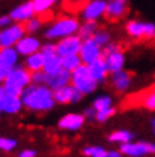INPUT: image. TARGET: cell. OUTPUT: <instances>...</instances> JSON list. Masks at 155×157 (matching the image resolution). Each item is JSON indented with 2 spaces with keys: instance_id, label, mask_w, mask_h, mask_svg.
I'll return each mask as SVG.
<instances>
[{
  "instance_id": "6da1fadb",
  "label": "cell",
  "mask_w": 155,
  "mask_h": 157,
  "mask_svg": "<svg viewBox=\"0 0 155 157\" xmlns=\"http://www.w3.org/2000/svg\"><path fill=\"white\" fill-rule=\"evenodd\" d=\"M21 100H23V106L30 110V112H48L51 110L57 103L54 100V92L53 89H50L47 85H29L23 94H21Z\"/></svg>"
},
{
  "instance_id": "7a4b0ae2",
  "label": "cell",
  "mask_w": 155,
  "mask_h": 157,
  "mask_svg": "<svg viewBox=\"0 0 155 157\" xmlns=\"http://www.w3.org/2000/svg\"><path fill=\"white\" fill-rule=\"evenodd\" d=\"M80 21L74 15H62L59 18L53 20L44 30V38L47 41H54L57 42L60 39L77 35L80 29Z\"/></svg>"
},
{
  "instance_id": "3957f363",
  "label": "cell",
  "mask_w": 155,
  "mask_h": 157,
  "mask_svg": "<svg viewBox=\"0 0 155 157\" xmlns=\"http://www.w3.org/2000/svg\"><path fill=\"white\" fill-rule=\"evenodd\" d=\"M71 85L76 89H78L83 95H90L97 91L99 82L90 74L89 67L83 63L71 73Z\"/></svg>"
},
{
  "instance_id": "277c9868",
  "label": "cell",
  "mask_w": 155,
  "mask_h": 157,
  "mask_svg": "<svg viewBox=\"0 0 155 157\" xmlns=\"http://www.w3.org/2000/svg\"><path fill=\"white\" fill-rule=\"evenodd\" d=\"M102 59L110 71V74L117 73V71H122L125 68V53L122 50V47L112 41L110 44H107L104 48H102Z\"/></svg>"
},
{
  "instance_id": "5b68a950",
  "label": "cell",
  "mask_w": 155,
  "mask_h": 157,
  "mask_svg": "<svg viewBox=\"0 0 155 157\" xmlns=\"http://www.w3.org/2000/svg\"><path fill=\"white\" fill-rule=\"evenodd\" d=\"M125 32L133 39H155V23L130 20L125 24Z\"/></svg>"
},
{
  "instance_id": "8992f818",
  "label": "cell",
  "mask_w": 155,
  "mask_h": 157,
  "mask_svg": "<svg viewBox=\"0 0 155 157\" xmlns=\"http://www.w3.org/2000/svg\"><path fill=\"white\" fill-rule=\"evenodd\" d=\"M3 85L24 91L29 85H32V73L24 65H17L8 71V76L5 78Z\"/></svg>"
},
{
  "instance_id": "52a82bcc",
  "label": "cell",
  "mask_w": 155,
  "mask_h": 157,
  "mask_svg": "<svg viewBox=\"0 0 155 157\" xmlns=\"http://www.w3.org/2000/svg\"><path fill=\"white\" fill-rule=\"evenodd\" d=\"M120 153L127 157H145L155 154V144L146 140H131L128 144L120 145Z\"/></svg>"
},
{
  "instance_id": "ba28073f",
  "label": "cell",
  "mask_w": 155,
  "mask_h": 157,
  "mask_svg": "<svg viewBox=\"0 0 155 157\" xmlns=\"http://www.w3.org/2000/svg\"><path fill=\"white\" fill-rule=\"evenodd\" d=\"M107 0H89L80 9V18L83 21H98L105 17Z\"/></svg>"
},
{
  "instance_id": "9c48e42d",
  "label": "cell",
  "mask_w": 155,
  "mask_h": 157,
  "mask_svg": "<svg viewBox=\"0 0 155 157\" xmlns=\"http://www.w3.org/2000/svg\"><path fill=\"white\" fill-rule=\"evenodd\" d=\"M26 35L24 24L21 23H12L11 26L0 29V48L5 47H15L17 42Z\"/></svg>"
},
{
  "instance_id": "30bf717a",
  "label": "cell",
  "mask_w": 155,
  "mask_h": 157,
  "mask_svg": "<svg viewBox=\"0 0 155 157\" xmlns=\"http://www.w3.org/2000/svg\"><path fill=\"white\" fill-rule=\"evenodd\" d=\"M80 58L83 60V63L89 65L92 62H95L98 59L102 58V47L98 45L94 39H83L81 48H80Z\"/></svg>"
},
{
  "instance_id": "8fae6325",
  "label": "cell",
  "mask_w": 155,
  "mask_h": 157,
  "mask_svg": "<svg viewBox=\"0 0 155 157\" xmlns=\"http://www.w3.org/2000/svg\"><path fill=\"white\" fill-rule=\"evenodd\" d=\"M81 44H83V39L77 35H71V36H66V38L60 39L56 42L57 45V55L60 58L63 56H69V55H78L80 53V48H81Z\"/></svg>"
},
{
  "instance_id": "7c38bea8",
  "label": "cell",
  "mask_w": 155,
  "mask_h": 157,
  "mask_svg": "<svg viewBox=\"0 0 155 157\" xmlns=\"http://www.w3.org/2000/svg\"><path fill=\"white\" fill-rule=\"evenodd\" d=\"M53 92H54V100H56L57 104H74V103L81 101V98L84 97L71 83L63 86V88H59Z\"/></svg>"
},
{
  "instance_id": "4fadbf2b",
  "label": "cell",
  "mask_w": 155,
  "mask_h": 157,
  "mask_svg": "<svg viewBox=\"0 0 155 157\" xmlns=\"http://www.w3.org/2000/svg\"><path fill=\"white\" fill-rule=\"evenodd\" d=\"M41 47H42L41 39L36 35H30V33H26L17 42V45H15V48H17V52L20 53V56H23V58H26V56H29L32 53L39 52Z\"/></svg>"
},
{
  "instance_id": "5bb4252c",
  "label": "cell",
  "mask_w": 155,
  "mask_h": 157,
  "mask_svg": "<svg viewBox=\"0 0 155 157\" xmlns=\"http://www.w3.org/2000/svg\"><path fill=\"white\" fill-rule=\"evenodd\" d=\"M86 122V117L83 113L71 112L66 113L57 121V127L65 132H78Z\"/></svg>"
},
{
  "instance_id": "9a60e30c",
  "label": "cell",
  "mask_w": 155,
  "mask_h": 157,
  "mask_svg": "<svg viewBox=\"0 0 155 157\" xmlns=\"http://www.w3.org/2000/svg\"><path fill=\"white\" fill-rule=\"evenodd\" d=\"M131 83H133V76L128 71H125V70L110 74V85L119 94L127 92L131 88Z\"/></svg>"
},
{
  "instance_id": "2e32d148",
  "label": "cell",
  "mask_w": 155,
  "mask_h": 157,
  "mask_svg": "<svg viewBox=\"0 0 155 157\" xmlns=\"http://www.w3.org/2000/svg\"><path fill=\"white\" fill-rule=\"evenodd\" d=\"M9 15H11V18H12L14 23L24 24L26 21H29L32 17L36 15V14H35V9H33V5H32V0H30V2H24V3H21L18 6H15V8L9 12Z\"/></svg>"
},
{
  "instance_id": "e0dca14e",
  "label": "cell",
  "mask_w": 155,
  "mask_h": 157,
  "mask_svg": "<svg viewBox=\"0 0 155 157\" xmlns=\"http://www.w3.org/2000/svg\"><path fill=\"white\" fill-rule=\"evenodd\" d=\"M69 83H71V71H68L65 68H62L57 73L47 74V78H45V85L53 91H56L59 88H63Z\"/></svg>"
},
{
  "instance_id": "ac0fdd59",
  "label": "cell",
  "mask_w": 155,
  "mask_h": 157,
  "mask_svg": "<svg viewBox=\"0 0 155 157\" xmlns=\"http://www.w3.org/2000/svg\"><path fill=\"white\" fill-rule=\"evenodd\" d=\"M20 53L15 47H5L0 48V65L6 68L8 71L12 70L14 67L20 65Z\"/></svg>"
},
{
  "instance_id": "d6986e66",
  "label": "cell",
  "mask_w": 155,
  "mask_h": 157,
  "mask_svg": "<svg viewBox=\"0 0 155 157\" xmlns=\"http://www.w3.org/2000/svg\"><path fill=\"white\" fill-rule=\"evenodd\" d=\"M0 107H2V112L6 113V115H17L24 106H23L21 97L5 94L3 98L0 100Z\"/></svg>"
},
{
  "instance_id": "ffe728a7",
  "label": "cell",
  "mask_w": 155,
  "mask_h": 157,
  "mask_svg": "<svg viewBox=\"0 0 155 157\" xmlns=\"http://www.w3.org/2000/svg\"><path fill=\"white\" fill-rule=\"evenodd\" d=\"M127 14V3L120 0H110L107 2L105 17L109 20H120Z\"/></svg>"
},
{
  "instance_id": "44dd1931",
  "label": "cell",
  "mask_w": 155,
  "mask_h": 157,
  "mask_svg": "<svg viewBox=\"0 0 155 157\" xmlns=\"http://www.w3.org/2000/svg\"><path fill=\"white\" fill-rule=\"evenodd\" d=\"M87 67H89L90 74L97 78L99 83L105 82L107 77H109V74H110V71H109V68H107V65H105V62H104L102 58L95 60V62H92V63H89Z\"/></svg>"
},
{
  "instance_id": "7402d4cb",
  "label": "cell",
  "mask_w": 155,
  "mask_h": 157,
  "mask_svg": "<svg viewBox=\"0 0 155 157\" xmlns=\"http://www.w3.org/2000/svg\"><path fill=\"white\" fill-rule=\"evenodd\" d=\"M44 62H45V58L41 52H36V53H32L29 56L24 58V67L30 71V73H35V71H42L44 68Z\"/></svg>"
},
{
  "instance_id": "603a6c76",
  "label": "cell",
  "mask_w": 155,
  "mask_h": 157,
  "mask_svg": "<svg viewBox=\"0 0 155 157\" xmlns=\"http://www.w3.org/2000/svg\"><path fill=\"white\" fill-rule=\"evenodd\" d=\"M134 139V133L130 132V130H116L113 133L109 135V142L112 144H119V145H124V144H128Z\"/></svg>"
},
{
  "instance_id": "cb8c5ba5",
  "label": "cell",
  "mask_w": 155,
  "mask_h": 157,
  "mask_svg": "<svg viewBox=\"0 0 155 157\" xmlns=\"http://www.w3.org/2000/svg\"><path fill=\"white\" fill-rule=\"evenodd\" d=\"M62 68H63V67H62V58H60L59 55H53V56L45 58L42 71H44L45 74H53V73L60 71Z\"/></svg>"
},
{
  "instance_id": "d4e9b609",
  "label": "cell",
  "mask_w": 155,
  "mask_h": 157,
  "mask_svg": "<svg viewBox=\"0 0 155 157\" xmlns=\"http://www.w3.org/2000/svg\"><path fill=\"white\" fill-rule=\"evenodd\" d=\"M98 29H99L98 21H83L78 29V36L81 39H90Z\"/></svg>"
},
{
  "instance_id": "484cf974",
  "label": "cell",
  "mask_w": 155,
  "mask_h": 157,
  "mask_svg": "<svg viewBox=\"0 0 155 157\" xmlns=\"http://www.w3.org/2000/svg\"><path fill=\"white\" fill-rule=\"evenodd\" d=\"M92 106L95 107V110H104V109H109V107H113V98L110 97L109 94H102V95H98L94 98L92 101Z\"/></svg>"
},
{
  "instance_id": "4316f807",
  "label": "cell",
  "mask_w": 155,
  "mask_h": 157,
  "mask_svg": "<svg viewBox=\"0 0 155 157\" xmlns=\"http://www.w3.org/2000/svg\"><path fill=\"white\" fill-rule=\"evenodd\" d=\"M80 65H83V60L80 58V55H69V56H63L62 58V67L68 71H74L77 70Z\"/></svg>"
},
{
  "instance_id": "83f0119b",
  "label": "cell",
  "mask_w": 155,
  "mask_h": 157,
  "mask_svg": "<svg viewBox=\"0 0 155 157\" xmlns=\"http://www.w3.org/2000/svg\"><path fill=\"white\" fill-rule=\"evenodd\" d=\"M83 154L86 157H109V150L99 145H89L83 148Z\"/></svg>"
},
{
  "instance_id": "f1b7e54d",
  "label": "cell",
  "mask_w": 155,
  "mask_h": 157,
  "mask_svg": "<svg viewBox=\"0 0 155 157\" xmlns=\"http://www.w3.org/2000/svg\"><path fill=\"white\" fill-rule=\"evenodd\" d=\"M32 5H33V9H35L36 15H44L51 9L54 2L53 0H32Z\"/></svg>"
},
{
  "instance_id": "f546056e",
  "label": "cell",
  "mask_w": 155,
  "mask_h": 157,
  "mask_svg": "<svg viewBox=\"0 0 155 157\" xmlns=\"http://www.w3.org/2000/svg\"><path fill=\"white\" fill-rule=\"evenodd\" d=\"M24 29H26V33H30V35L38 33L39 30L42 29V20L39 18V15L32 17L29 21L24 23Z\"/></svg>"
},
{
  "instance_id": "4dcf8cb0",
  "label": "cell",
  "mask_w": 155,
  "mask_h": 157,
  "mask_svg": "<svg viewBox=\"0 0 155 157\" xmlns=\"http://www.w3.org/2000/svg\"><path fill=\"white\" fill-rule=\"evenodd\" d=\"M92 39L97 42L98 45H101L102 48L107 45V44H110L112 42V35H110V32H107L105 29H98L97 32H95V35L92 36Z\"/></svg>"
},
{
  "instance_id": "1f68e13d",
  "label": "cell",
  "mask_w": 155,
  "mask_h": 157,
  "mask_svg": "<svg viewBox=\"0 0 155 157\" xmlns=\"http://www.w3.org/2000/svg\"><path fill=\"white\" fill-rule=\"evenodd\" d=\"M142 106L148 110H155V88H152L151 91H148L146 94H143V97L140 100Z\"/></svg>"
},
{
  "instance_id": "d6a6232c",
  "label": "cell",
  "mask_w": 155,
  "mask_h": 157,
  "mask_svg": "<svg viewBox=\"0 0 155 157\" xmlns=\"http://www.w3.org/2000/svg\"><path fill=\"white\" fill-rule=\"evenodd\" d=\"M17 140L14 137H0V151L11 153L17 148Z\"/></svg>"
},
{
  "instance_id": "836d02e7",
  "label": "cell",
  "mask_w": 155,
  "mask_h": 157,
  "mask_svg": "<svg viewBox=\"0 0 155 157\" xmlns=\"http://www.w3.org/2000/svg\"><path fill=\"white\" fill-rule=\"evenodd\" d=\"M44 58H48V56H53V55H57V45L54 41H47L45 44H42L41 50H39Z\"/></svg>"
},
{
  "instance_id": "e575fe53",
  "label": "cell",
  "mask_w": 155,
  "mask_h": 157,
  "mask_svg": "<svg viewBox=\"0 0 155 157\" xmlns=\"http://www.w3.org/2000/svg\"><path fill=\"white\" fill-rule=\"evenodd\" d=\"M116 113V109L115 107H109V109H104V110H99L97 112V119L98 122H105V121H109L110 118L113 117Z\"/></svg>"
},
{
  "instance_id": "d590c367",
  "label": "cell",
  "mask_w": 155,
  "mask_h": 157,
  "mask_svg": "<svg viewBox=\"0 0 155 157\" xmlns=\"http://www.w3.org/2000/svg\"><path fill=\"white\" fill-rule=\"evenodd\" d=\"M45 78H47V74L44 71L32 73V83L33 85H45Z\"/></svg>"
},
{
  "instance_id": "8d00e7d4",
  "label": "cell",
  "mask_w": 155,
  "mask_h": 157,
  "mask_svg": "<svg viewBox=\"0 0 155 157\" xmlns=\"http://www.w3.org/2000/svg\"><path fill=\"white\" fill-rule=\"evenodd\" d=\"M83 115L86 117V119H95V118H97V110H95V107L90 104V106H87V107L83 110Z\"/></svg>"
},
{
  "instance_id": "74e56055",
  "label": "cell",
  "mask_w": 155,
  "mask_h": 157,
  "mask_svg": "<svg viewBox=\"0 0 155 157\" xmlns=\"http://www.w3.org/2000/svg\"><path fill=\"white\" fill-rule=\"evenodd\" d=\"M14 21L11 18V15H0V29H5L8 26H11Z\"/></svg>"
},
{
  "instance_id": "f35d334b",
  "label": "cell",
  "mask_w": 155,
  "mask_h": 157,
  "mask_svg": "<svg viewBox=\"0 0 155 157\" xmlns=\"http://www.w3.org/2000/svg\"><path fill=\"white\" fill-rule=\"evenodd\" d=\"M17 157H36V151L35 150H30V148H26V150H21Z\"/></svg>"
},
{
  "instance_id": "ab89813d",
  "label": "cell",
  "mask_w": 155,
  "mask_h": 157,
  "mask_svg": "<svg viewBox=\"0 0 155 157\" xmlns=\"http://www.w3.org/2000/svg\"><path fill=\"white\" fill-rule=\"evenodd\" d=\"M6 76H8V70H6V68H3V67L0 65V85H3V83H5Z\"/></svg>"
},
{
  "instance_id": "60d3db41",
  "label": "cell",
  "mask_w": 155,
  "mask_h": 157,
  "mask_svg": "<svg viewBox=\"0 0 155 157\" xmlns=\"http://www.w3.org/2000/svg\"><path fill=\"white\" fill-rule=\"evenodd\" d=\"M151 128H152V133L155 135V117L151 119Z\"/></svg>"
},
{
  "instance_id": "b9f144b4",
  "label": "cell",
  "mask_w": 155,
  "mask_h": 157,
  "mask_svg": "<svg viewBox=\"0 0 155 157\" xmlns=\"http://www.w3.org/2000/svg\"><path fill=\"white\" fill-rule=\"evenodd\" d=\"M3 95H5V89H3V85H0V100L3 98Z\"/></svg>"
},
{
  "instance_id": "7bdbcfd3",
  "label": "cell",
  "mask_w": 155,
  "mask_h": 157,
  "mask_svg": "<svg viewBox=\"0 0 155 157\" xmlns=\"http://www.w3.org/2000/svg\"><path fill=\"white\" fill-rule=\"evenodd\" d=\"M53 2H54V3H57V2H60V0H53Z\"/></svg>"
},
{
  "instance_id": "ee69618b",
  "label": "cell",
  "mask_w": 155,
  "mask_h": 157,
  "mask_svg": "<svg viewBox=\"0 0 155 157\" xmlns=\"http://www.w3.org/2000/svg\"><path fill=\"white\" fill-rule=\"evenodd\" d=\"M120 2H125V3H127V2H128V0H120Z\"/></svg>"
},
{
  "instance_id": "f6af8a7d",
  "label": "cell",
  "mask_w": 155,
  "mask_h": 157,
  "mask_svg": "<svg viewBox=\"0 0 155 157\" xmlns=\"http://www.w3.org/2000/svg\"><path fill=\"white\" fill-rule=\"evenodd\" d=\"M2 113H3V112H2V107H0V115H2Z\"/></svg>"
},
{
  "instance_id": "bcb514c9",
  "label": "cell",
  "mask_w": 155,
  "mask_h": 157,
  "mask_svg": "<svg viewBox=\"0 0 155 157\" xmlns=\"http://www.w3.org/2000/svg\"><path fill=\"white\" fill-rule=\"evenodd\" d=\"M84 2H89V0H84Z\"/></svg>"
},
{
  "instance_id": "7dc6e473",
  "label": "cell",
  "mask_w": 155,
  "mask_h": 157,
  "mask_svg": "<svg viewBox=\"0 0 155 157\" xmlns=\"http://www.w3.org/2000/svg\"><path fill=\"white\" fill-rule=\"evenodd\" d=\"M107 2H110V0H107Z\"/></svg>"
}]
</instances>
